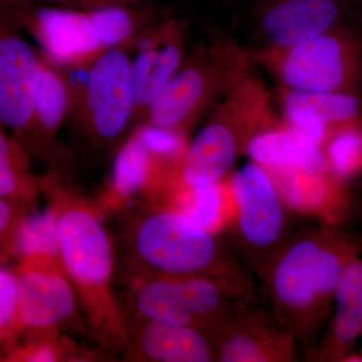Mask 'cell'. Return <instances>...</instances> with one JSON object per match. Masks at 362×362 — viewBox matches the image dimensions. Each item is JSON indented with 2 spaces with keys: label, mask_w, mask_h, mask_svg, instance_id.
I'll return each mask as SVG.
<instances>
[{
  "label": "cell",
  "mask_w": 362,
  "mask_h": 362,
  "mask_svg": "<svg viewBox=\"0 0 362 362\" xmlns=\"http://www.w3.org/2000/svg\"><path fill=\"white\" fill-rule=\"evenodd\" d=\"M361 252L362 233L309 226L292 233L255 276L259 299L294 333L302 357L328 320L345 269Z\"/></svg>",
  "instance_id": "obj_1"
},
{
  "label": "cell",
  "mask_w": 362,
  "mask_h": 362,
  "mask_svg": "<svg viewBox=\"0 0 362 362\" xmlns=\"http://www.w3.org/2000/svg\"><path fill=\"white\" fill-rule=\"evenodd\" d=\"M45 185L52 189L59 263L75 286L90 326L107 344L126 346L129 342L127 325L112 292L113 246L96 207L54 187L49 180Z\"/></svg>",
  "instance_id": "obj_2"
},
{
  "label": "cell",
  "mask_w": 362,
  "mask_h": 362,
  "mask_svg": "<svg viewBox=\"0 0 362 362\" xmlns=\"http://www.w3.org/2000/svg\"><path fill=\"white\" fill-rule=\"evenodd\" d=\"M132 240L147 276L206 278L243 299H259L256 278L232 249L173 207L144 214Z\"/></svg>",
  "instance_id": "obj_3"
},
{
  "label": "cell",
  "mask_w": 362,
  "mask_h": 362,
  "mask_svg": "<svg viewBox=\"0 0 362 362\" xmlns=\"http://www.w3.org/2000/svg\"><path fill=\"white\" fill-rule=\"evenodd\" d=\"M18 28L30 33L52 66L94 61L111 49H130L151 25L153 14L133 6H0Z\"/></svg>",
  "instance_id": "obj_4"
},
{
  "label": "cell",
  "mask_w": 362,
  "mask_h": 362,
  "mask_svg": "<svg viewBox=\"0 0 362 362\" xmlns=\"http://www.w3.org/2000/svg\"><path fill=\"white\" fill-rule=\"evenodd\" d=\"M252 63L249 51L228 35L199 45L150 106L147 122L188 133L209 107L251 75Z\"/></svg>",
  "instance_id": "obj_5"
},
{
  "label": "cell",
  "mask_w": 362,
  "mask_h": 362,
  "mask_svg": "<svg viewBox=\"0 0 362 362\" xmlns=\"http://www.w3.org/2000/svg\"><path fill=\"white\" fill-rule=\"evenodd\" d=\"M250 56L282 89L357 94L362 85V35L349 25L287 49Z\"/></svg>",
  "instance_id": "obj_6"
},
{
  "label": "cell",
  "mask_w": 362,
  "mask_h": 362,
  "mask_svg": "<svg viewBox=\"0 0 362 362\" xmlns=\"http://www.w3.org/2000/svg\"><path fill=\"white\" fill-rule=\"evenodd\" d=\"M259 124L261 114L251 100L235 94L226 97L209 122L188 142L185 153L168 171L158 192L169 195L225 180L238 157L246 151Z\"/></svg>",
  "instance_id": "obj_7"
},
{
  "label": "cell",
  "mask_w": 362,
  "mask_h": 362,
  "mask_svg": "<svg viewBox=\"0 0 362 362\" xmlns=\"http://www.w3.org/2000/svg\"><path fill=\"white\" fill-rule=\"evenodd\" d=\"M230 249L256 276L289 239L287 207L265 168L251 161L226 178Z\"/></svg>",
  "instance_id": "obj_8"
},
{
  "label": "cell",
  "mask_w": 362,
  "mask_h": 362,
  "mask_svg": "<svg viewBox=\"0 0 362 362\" xmlns=\"http://www.w3.org/2000/svg\"><path fill=\"white\" fill-rule=\"evenodd\" d=\"M239 299L243 298L206 278L147 276L134 293L135 308L142 320L194 328L213 338Z\"/></svg>",
  "instance_id": "obj_9"
},
{
  "label": "cell",
  "mask_w": 362,
  "mask_h": 362,
  "mask_svg": "<svg viewBox=\"0 0 362 362\" xmlns=\"http://www.w3.org/2000/svg\"><path fill=\"white\" fill-rule=\"evenodd\" d=\"M126 51L111 49L95 59L84 99L71 116L94 142L115 141L132 123V59Z\"/></svg>",
  "instance_id": "obj_10"
},
{
  "label": "cell",
  "mask_w": 362,
  "mask_h": 362,
  "mask_svg": "<svg viewBox=\"0 0 362 362\" xmlns=\"http://www.w3.org/2000/svg\"><path fill=\"white\" fill-rule=\"evenodd\" d=\"M214 342L218 362H295L302 354L294 333L261 300H238Z\"/></svg>",
  "instance_id": "obj_11"
},
{
  "label": "cell",
  "mask_w": 362,
  "mask_h": 362,
  "mask_svg": "<svg viewBox=\"0 0 362 362\" xmlns=\"http://www.w3.org/2000/svg\"><path fill=\"white\" fill-rule=\"evenodd\" d=\"M349 1L341 0H259L255 7L252 52L287 49L347 25Z\"/></svg>",
  "instance_id": "obj_12"
},
{
  "label": "cell",
  "mask_w": 362,
  "mask_h": 362,
  "mask_svg": "<svg viewBox=\"0 0 362 362\" xmlns=\"http://www.w3.org/2000/svg\"><path fill=\"white\" fill-rule=\"evenodd\" d=\"M45 59L0 9V125L20 134L30 122Z\"/></svg>",
  "instance_id": "obj_13"
},
{
  "label": "cell",
  "mask_w": 362,
  "mask_h": 362,
  "mask_svg": "<svg viewBox=\"0 0 362 362\" xmlns=\"http://www.w3.org/2000/svg\"><path fill=\"white\" fill-rule=\"evenodd\" d=\"M187 23L176 18L157 21L136 39L131 49L136 56L131 63L132 123L146 118L150 106L175 77L185 59Z\"/></svg>",
  "instance_id": "obj_14"
},
{
  "label": "cell",
  "mask_w": 362,
  "mask_h": 362,
  "mask_svg": "<svg viewBox=\"0 0 362 362\" xmlns=\"http://www.w3.org/2000/svg\"><path fill=\"white\" fill-rule=\"evenodd\" d=\"M16 277L18 328L49 330L75 313V293L59 259L45 255L23 257Z\"/></svg>",
  "instance_id": "obj_15"
},
{
  "label": "cell",
  "mask_w": 362,
  "mask_h": 362,
  "mask_svg": "<svg viewBox=\"0 0 362 362\" xmlns=\"http://www.w3.org/2000/svg\"><path fill=\"white\" fill-rule=\"evenodd\" d=\"M266 170L288 209L338 228L349 216L351 202L346 181L340 180L334 173H309L293 168Z\"/></svg>",
  "instance_id": "obj_16"
},
{
  "label": "cell",
  "mask_w": 362,
  "mask_h": 362,
  "mask_svg": "<svg viewBox=\"0 0 362 362\" xmlns=\"http://www.w3.org/2000/svg\"><path fill=\"white\" fill-rule=\"evenodd\" d=\"M285 124L301 131L323 147L340 126L362 120V103L352 93H314L282 89Z\"/></svg>",
  "instance_id": "obj_17"
},
{
  "label": "cell",
  "mask_w": 362,
  "mask_h": 362,
  "mask_svg": "<svg viewBox=\"0 0 362 362\" xmlns=\"http://www.w3.org/2000/svg\"><path fill=\"white\" fill-rule=\"evenodd\" d=\"M332 316L323 337L303 358L317 362H343L362 337V259L345 269L333 302Z\"/></svg>",
  "instance_id": "obj_18"
},
{
  "label": "cell",
  "mask_w": 362,
  "mask_h": 362,
  "mask_svg": "<svg viewBox=\"0 0 362 362\" xmlns=\"http://www.w3.org/2000/svg\"><path fill=\"white\" fill-rule=\"evenodd\" d=\"M245 153L265 168L333 173L322 147L287 124L259 131L250 139Z\"/></svg>",
  "instance_id": "obj_19"
},
{
  "label": "cell",
  "mask_w": 362,
  "mask_h": 362,
  "mask_svg": "<svg viewBox=\"0 0 362 362\" xmlns=\"http://www.w3.org/2000/svg\"><path fill=\"white\" fill-rule=\"evenodd\" d=\"M136 341L144 361H216L214 338L194 328L142 320Z\"/></svg>",
  "instance_id": "obj_20"
},
{
  "label": "cell",
  "mask_w": 362,
  "mask_h": 362,
  "mask_svg": "<svg viewBox=\"0 0 362 362\" xmlns=\"http://www.w3.org/2000/svg\"><path fill=\"white\" fill-rule=\"evenodd\" d=\"M73 102L59 71L45 59L44 73L30 122L16 136L26 151L45 153L64 121L70 117Z\"/></svg>",
  "instance_id": "obj_21"
},
{
  "label": "cell",
  "mask_w": 362,
  "mask_h": 362,
  "mask_svg": "<svg viewBox=\"0 0 362 362\" xmlns=\"http://www.w3.org/2000/svg\"><path fill=\"white\" fill-rule=\"evenodd\" d=\"M164 175L165 169L154 158L136 129L117 154L107 202L111 206H120L139 192H156Z\"/></svg>",
  "instance_id": "obj_22"
},
{
  "label": "cell",
  "mask_w": 362,
  "mask_h": 362,
  "mask_svg": "<svg viewBox=\"0 0 362 362\" xmlns=\"http://www.w3.org/2000/svg\"><path fill=\"white\" fill-rule=\"evenodd\" d=\"M173 209L185 214L207 232L218 235L230 223V204L228 183L220 182L178 190L168 195Z\"/></svg>",
  "instance_id": "obj_23"
},
{
  "label": "cell",
  "mask_w": 362,
  "mask_h": 362,
  "mask_svg": "<svg viewBox=\"0 0 362 362\" xmlns=\"http://www.w3.org/2000/svg\"><path fill=\"white\" fill-rule=\"evenodd\" d=\"M45 181L30 170L28 151L20 140L4 132L0 125V195L13 204L30 201Z\"/></svg>",
  "instance_id": "obj_24"
},
{
  "label": "cell",
  "mask_w": 362,
  "mask_h": 362,
  "mask_svg": "<svg viewBox=\"0 0 362 362\" xmlns=\"http://www.w3.org/2000/svg\"><path fill=\"white\" fill-rule=\"evenodd\" d=\"M13 245L21 258L45 255L59 259L57 218L52 207L42 213L23 216L16 228Z\"/></svg>",
  "instance_id": "obj_25"
},
{
  "label": "cell",
  "mask_w": 362,
  "mask_h": 362,
  "mask_svg": "<svg viewBox=\"0 0 362 362\" xmlns=\"http://www.w3.org/2000/svg\"><path fill=\"white\" fill-rule=\"evenodd\" d=\"M322 148L340 180L347 181L362 173V120L337 128Z\"/></svg>",
  "instance_id": "obj_26"
},
{
  "label": "cell",
  "mask_w": 362,
  "mask_h": 362,
  "mask_svg": "<svg viewBox=\"0 0 362 362\" xmlns=\"http://www.w3.org/2000/svg\"><path fill=\"white\" fill-rule=\"evenodd\" d=\"M136 129L152 156L168 173L180 160L187 149V133L146 122Z\"/></svg>",
  "instance_id": "obj_27"
},
{
  "label": "cell",
  "mask_w": 362,
  "mask_h": 362,
  "mask_svg": "<svg viewBox=\"0 0 362 362\" xmlns=\"http://www.w3.org/2000/svg\"><path fill=\"white\" fill-rule=\"evenodd\" d=\"M18 284L16 274L0 267V335L18 329Z\"/></svg>",
  "instance_id": "obj_28"
},
{
  "label": "cell",
  "mask_w": 362,
  "mask_h": 362,
  "mask_svg": "<svg viewBox=\"0 0 362 362\" xmlns=\"http://www.w3.org/2000/svg\"><path fill=\"white\" fill-rule=\"evenodd\" d=\"M94 61L70 64V65L65 66H54L65 80L68 89L70 90L71 102H73V109H71L70 117L78 110L84 99L86 90L89 85L90 69H92V64Z\"/></svg>",
  "instance_id": "obj_29"
},
{
  "label": "cell",
  "mask_w": 362,
  "mask_h": 362,
  "mask_svg": "<svg viewBox=\"0 0 362 362\" xmlns=\"http://www.w3.org/2000/svg\"><path fill=\"white\" fill-rule=\"evenodd\" d=\"M9 358L13 361L54 362L61 358V350L54 342H33L16 350Z\"/></svg>",
  "instance_id": "obj_30"
},
{
  "label": "cell",
  "mask_w": 362,
  "mask_h": 362,
  "mask_svg": "<svg viewBox=\"0 0 362 362\" xmlns=\"http://www.w3.org/2000/svg\"><path fill=\"white\" fill-rule=\"evenodd\" d=\"M23 216H18L13 209V202L0 195V246L11 240L13 242L16 228Z\"/></svg>",
  "instance_id": "obj_31"
},
{
  "label": "cell",
  "mask_w": 362,
  "mask_h": 362,
  "mask_svg": "<svg viewBox=\"0 0 362 362\" xmlns=\"http://www.w3.org/2000/svg\"><path fill=\"white\" fill-rule=\"evenodd\" d=\"M71 7L133 6L141 0H69Z\"/></svg>",
  "instance_id": "obj_32"
},
{
  "label": "cell",
  "mask_w": 362,
  "mask_h": 362,
  "mask_svg": "<svg viewBox=\"0 0 362 362\" xmlns=\"http://www.w3.org/2000/svg\"><path fill=\"white\" fill-rule=\"evenodd\" d=\"M42 1L58 2L64 6H71L69 0H0V6H28V4H35Z\"/></svg>",
  "instance_id": "obj_33"
},
{
  "label": "cell",
  "mask_w": 362,
  "mask_h": 362,
  "mask_svg": "<svg viewBox=\"0 0 362 362\" xmlns=\"http://www.w3.org/2000/svg\"><path fill=\"white\" fill-rule=\"evenodd\" d=\"M341 1H350V0H341Z\"/></svg>",
  "instance_id": "obj_34"
}]
</instances>
